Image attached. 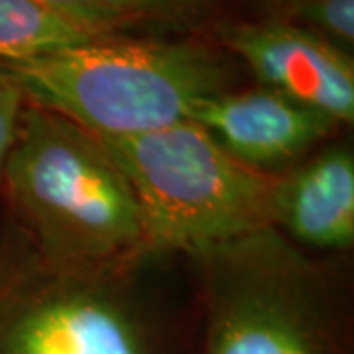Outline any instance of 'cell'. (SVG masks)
<instances>
[{"label":"cell","instance_id":"obj_1","mask_svg":"<svg viewBox=\"0 0 354 354\" xmlns=\"http://www.w3.org/2000/svg\"><path fill=\"white\" fill-rule=\"evenodd\" d=\"M160 256L55 266L10 232L0 244V354H195L197 325L152 288Z\"/></svg>","mask_w":354,"mask_h":354},{"label":"cell","instance_id":"obj_2","mask_svg":"<svg viewBox=\"0 0 354 354\" xmlns=\"http://www.w3.org/2000/svg\"><path fill=\"white\" fill-rule=\"evenodd\" d=\"M12 232L44 262L99 266L152 252L136 193L106 144L28 101L0 171Z\"/></svg>","mask_w":354,"mask_h":354},{"label":"cell","instance_id":"obj_3","mask_svg":"<svg viewBox=\"0 0 354 354\" xmlns=\"http://www.w3.org/2000/svg\"><path fill=\"white\" fill-rule=\"evenodd\" d=\"M199 276L195 354H353L330 272L266 227L191 258Z\"/></svg>","mask_w":354,"mask_h":354},{"label":"cell","instance_id":"obj_4","mask_svg":"<svg viewBox=\"0 0 354 354\" xmlns=\"http://www.w3.org/2000/svg\"><path fill=\"white\" fill-rule=\"evenodd\" d=\"M26 99L99 138L189 120L195 102L230 88L225 51L201 39L113 34L20 64H4Z\"/></svg>","mask_w":354,"mask_h":354},{"label":"cell","instance_id":"obj_5","mask_svg":"<svg viewBox=\"0 0 354 354\" xmlns=\"http://www.w3.org/2000/svg\"><path fill=\"white\" fill-rule=\"evenodd\" d=\"M101 140L136 193L152 252L193 258L272 227L274 176L236 162L197 122Z\"/></svg>","mask_w":354,"mask_h":354},{"label":"cell","instance_id":"obj_6","mask_svg":"<svg viewBox=\"0 0 354 354\" xmlns=\"http://www.w3.org/2000/svg\"><path fill=\"white\" fill-rule=\"evenodd\" d=\"M225 50L272 88L339 127L354 122V59L333 44L283 18L230 22L218 28Z\"/></svg>","mask_w":354,"mask_h":354},{"label":"cell","instance_id":"obj_7","mask_svg":"<svg viewBox=\"0 0 354 354\" xmlns=\"http://www.w3.org/2000/svg\"><path fill=\"white\" fill-rule=\"evenodd\" d=\"M189 120L203 127L236 162L279 176L313 153L339 127L272 88H227L193 104Z\"/></svg>","mask_w":354,"mask_h":354},{"label":"cell","instance_id":"obj_8","mask_svg":"<svg viewBox=\"0 0 354 354\" xmlns=\"http://www.w3.org/2000/svg\"><path fill=\"white\" fill-rule=\"evenodd\" d=\"M272 227L304 250L353 248L354 153L346 142L319 146L274 176Z\"/></svg>","mask_w":354,"mask_h":354},{"label":"cell","instance_id":"obj_9","mask_svg":"<svg viewBox=\"0 0 354 354\" xmlns=\"http://www.w3.org/2000/svg\"><path fill=\"white\" fill-rule=\"evenodd\" d=\"M122 34L38 0H0V64H20L93 39Z\"/></svg>","mask_w":354,"mask_h":354},{"label":"cell","instance_id":"obj_10","mask_svg":"<svg viewBox=\"0 0 354 354\" xmlns=\"http://www.w3.org/2000/svg\"><path fill=\"white\" fill-rule=\"evenodd\" d=\"M279 18L353 55L354 0H291Z\"/></svg>","mask_w":354,"mask_h":354},{"label":"cell","instance_id":"obj_11","mask_svg":"<svg viewBox=\"0 0 354 354\" xmlns=\"http://www.w3.org/2000/svg\"><path fill=\"white\" fill-rule=\"evenodd\" d=\"M41 4L124 32L144 20L177 18L169 0H38Z\"/></svg>","mask_w":354,"mask_h":354},{"label":"cell","instance_id":"obj_12","mask_svg":"<svg viewBox=\"0 0 354 354\" xmlns=\"http://www.w3.org/2000/svg\"><path fill=\"white\" fill-rule=\"evenodd\" d=\"M28 99L20 81L4 64H0V171L12 148L20 118Z\"/></svg>","mask_w":354,"mask_h":354},{"label":"cell","instance_id":"obj_13","mask_svg":"<svg viewBox=\"0 0 354 354\" xmlns=\"http://www.w3.org/2000/svg\"><path fill=\"white\" fill-rule=\"evenodd\" d=\"M174 6H176V10L179 14H187L193 8H197V6H203L205 2H209V0H169Z\"/></svg>","mask_w":354,"mask_h":354},{"label":"cell","instance_id":"obj_14","mask_svg":"<svg viewBox=\"0 0 354 354\" xmlns=\"http://www.w3.org/2000/svg\"><path fill=\"white\" fill-rule=\"evenodd\" d=\"M270 2H274V4H276V6H278L279 10H281V8H283V6H286V4H290L291 0H270Z\"/></svg>","mask_w":354,"mask_h":354}]
</instances>
